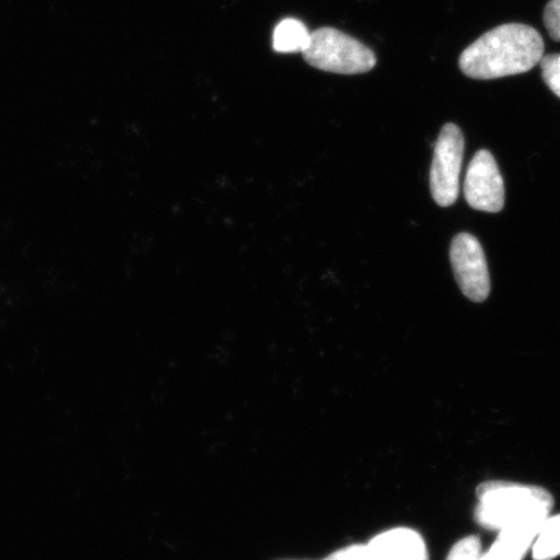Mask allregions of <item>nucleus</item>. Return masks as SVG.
Segmentation results:
<instances>
[{"label":"nucleus","instance_id":"1","mask_svg":"<svg viewBox=\"0 0 560 560\" xmlns=\"http://www.w3.org/2000/svg\"><path fill=\"white\" fill-rule=\"evenodd\" d=\"M544 40L535 27L505 24L482 34L459 58L462 73L474 80L523 74L544 58Z\"/></svg>","mask_w":560,"mask_h":560},{"label":"nucleus","instance_id":"2","mask_svg":"<svg viewBox=\"0 0 560 560\" xmlns=\"http://www.w3.org/2000/svg\"><path fill=\"white\" fill-rule=\"evenodd\" d=\"M475 521L481 527L502 530L514 525L542 523L555 508L549 490L521 482L492 480L476 489Z\"/></svg>","mask_w":560,"mask_h":560},{"label":"nucleus","instance_id":"3","mask_svg":"<svg viewBox=\"0 0 560 560\" xmlns=\"http://www.w3.org/2000/svg\"><path fill=\"white\" fill-rule=\"evenodd\" d=\"M303 56L311 67L336 74L368 73L376 66L368 46L334 27L312 32Z\"/></svg>","mask_w":560,"mask_h":560},{"label":"nucleus","instance_id":"4","mask_svg":"<svg viewBox=\"0 0 560 560\" xmlns=\"http://www.w3.org/2000/svg\"><path fill=\"white\" fill-rule=\"evenodd\" d=\"M464 155V132L457 125H444L435 144L430 172L432 198L440 207H451L458 199Z\"/></svg>","mask_w":560,"mask_h":560},{"label":"nucleus","instance_id":"5","mask_svg":"<svg viewBox=\"0 0 560 560\" xmlns=\"http://www.w3.org/2000/svg\"><path fill=\"white\" fill-rule=\"evenodd\" d=\"M451 262L464 295L474 303L486 301L490 293V278L480 242L471 234L455 236L451 247Z\"/></svg>","mask_w":560,"mask_h":560},{"label":"nucleus","instance_id":"6","mask_svg":"<svg viewBox=\"0 0 560 560\" xmlns=\"http://www.w3.org/2000/svg\"><path fill=\"white\" fill-rule=\"evenodd\" d=\"M465 196L476 210L499 213L505 206V184L495 160L487 150L474 156L465 179Z\"/></svg>","mask_w":560,"mask_h":560},{"label":"nucleus","instance_id":"7","mask_svg":"<svg viewBox=\"0 0 560 560\" xmlns=\"http://www.w3.org/2000/svg\"><path fill=\"white\" fill-rule=\"evenodd\" d=\"M368 546L371 560H429L423 537L409 528L383 532Z\"/></svg>","mask_w":560,"mask_h":560},{"label":"nucleus","instance_id":"8","mask_svg":"<svg viewBox=\"0 0 560 560\" xmlns=\"http://www.w3.org/2000/svg\"><path fill=\"white\" fill-rule=\"evenodd\" d=\"M542 523L520 524L500 530L494 544L482 552L481 560H523L534 546Z\"/></svg>","mask_w":560,"mask_h":560},{"label":"nucleus","instance_id":"9","mask_svg":"<svg viewBox=\"0 0 560 560\" xmlns=\"http://www.w3.org/2000/svg\"><path fill=\"white\" fill-rule=\"evenodd\" d=\"M311 34L303 21L284 19L272 33V48L280 54H303L310 44Z\"/></svg>","mask_w":560,"mask_h":560},{"label":"nucleus","instance_id":"10","mask_svg":"<svg viewBox=\"0 0 560 560\" xmlns=\"http://www.w3.org/2000/svg\"><path fill=\"white\" fill-rule=\"evenodd\" d=\"M532 557L534 560L560 557V514L546 517L532 546Z\"/></svg>","mask_w":560,"mask_h":560},{"label":"nucleus","instance_id":"11","mask_svg":"<svg viewBox=\"0 0 560 560\" xmlns=\"http://www.w3.org/2000/svg\"><path fill=\"white\" fill-rule=\"evenodd\" d=\"M481 541L478 536L462 538L455 544L446 560H481Z\"/></svg>","mask_w":560,"mask_h":560},{"label":"nucleus","instance_id":"12","mask_svg":"<svg viewBox=\"0 0 560 560\" xmlns=\"http://www.w3.org/2000/svg\"><path fill=\"white\" fill-rule=\"evenodd\" d=\"M540 66L546 85L560 97V54L544 56Z\"/></svg>","mask_w":560,"mask_h":560},{"label":"nucleus","instance_id":"13","mask_svg":"<svg viewBox=\"0 0 560 560\" xmlns=\"http://www.w3.org/2000/svg\"><path fill=\"white\" fill-rule=\"evenodd\" d=\"M544 23L552 39L560 42V0H550L544 12Z\"/></svg>","mask_w":560,"mask_h":560},{"label":"nucleus","instance_id":"14","mask_svg":"<svg viewBox=\"0 0 560 560\" xmlns=\"http://www.w3.org/2000/svg\"><path fill=\"white\" fill-rule=\"evenodd\" d=\"M325 560H371L368 545H350L348 548L332 552Z\"/></svg>","mask_w":560,"mask_h":560}]
</instances>
